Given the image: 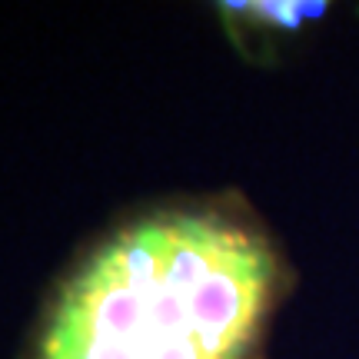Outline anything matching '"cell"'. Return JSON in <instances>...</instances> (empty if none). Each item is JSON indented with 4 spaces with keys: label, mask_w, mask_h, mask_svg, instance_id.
Returning a JSON list of instances; mask_svg holds the SVG:
<instances>
[{
    "label": "cell",
    "mask_w": 359,
    "mask_h": 359,
    "mask_svg": "<svg viewBox=\"0 0 359 359\" xmlns=\"http://www.w3.org/2000/svg\"><path fill=\"white\" fill-rule=\"evenodd\" d=\"M276 290L266 236L217 210L123 226L70 276L40 359H246Z\"/></svg>",
    "instance_id": "1"
}]
</instances>
